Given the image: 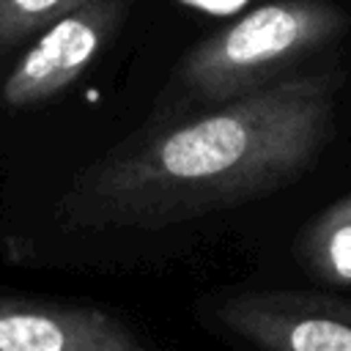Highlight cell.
Wrapping results in <instances>:
<instances>
[{
  "label": "cell",
  "instance_id": "1",
  "mask_svg": "<svg viewBox=\"0 0 351 351\" xmlns=\"http://www.w3.org/2000/svg\"><path fill=\"white\" fill-rule=\"evenodd\" d=\"M340 74L285 77L156 126L88 167L63 200L80 228L159 230L293 184L335 132Z\"/></svg>",
  "mask_w": 351,
  "mask_h": 351
},
{
  "label": "cell",
  "instance_id": "2",
  "mask_svg": "<svg viewBox=\"0 0 351 351\" xmlns=\"http://www.w3.org/2000/svg\"><path fill=\"white\" fill-rule=\"evenodd\" d=\"M346 27L348 16L329 0L263 3L189 49L170 82L176 104L214 110L263 90Z\"/></svg>",
  "mask_w": 351,
  "mask_h": 351
},
{
  "label": "cell",
  "instance_id": "3",
  "mask_svg": "<svg viewBox=\"0 0 351 351\" xmlns=\"http://www.w3.org/2000/svg\"><path fill=\"white\" fill-rule=\"evenodd\" d=\"M214 318L258 351H351V302L307 291H241Z\"/></svg>",
  "mask_w": 351,
  "mask_h": 351
},
{
  "label": "cell",
  "instance_id": "4",
  "mask_svg": "<svg viewBox=\"0 0 351 351\" xmlns=\"http://www.w3.org/2000/svg\"><path fill=\"white\" fill-rule=\"evenodd\" d=\"M123 11L126 0H90L47 25L11 69L3 101L8 107H30L66 90L96 60Z\"/></svg>",
  "mask_w": 351,
  "mask_h": 351
},
{
  "label": "cell",
  "instance_id": "5",
  "mask_svg": "<svg viewBox=\"0 0 351 351\" xmlns=\"http://www.w3.org/2000/svg\"><path fill=\"white\" fill-rule=\"evenodd\" d=\"M0 351H151L123 321L93 307L0 299Z\"/></svg>",
  "mask_w": 351,
  "mask_h": 351
},
{
  "label": "cell",
  "instance_id": "6",
  "mask_svg": "<svg viewBox=\"0 0 351 351\" xmlns=\"http://www.w3.org/2000/svg\"><path fill=\"white\" fill-rule=\"evenodd\" d=\"M296 261L318 282L351 285V192L302 228Z\"/></svg>",
  "mask_w": 351,
  "mask_h": 351
},
{
  "label": "cell",
  "instance_id": "7",
  "mask_svg": "<svg viewBox=\"0 0 351 351\" xmlns=\"http://www.w3.org/2000/svg\"><path fill=\"white\" fill-rule=\"evenodd\" d=\"M90 0H0V49L44 30Z\"/></svg>",
  "mask_w": 351,
  "mask_h": 351
},
{
  "label": "cell",
  "instance_id": "8",
  "mask_svg": "<svg viewBox=\"0 0 351 351\" xmlns=\"http://www.w3.org/2000/svg\"><path fill=\"white\" fill-rule=\"evenodd\" d=\"M200 11H208V14H219V11H236L244 0H184Z\"/></svg>",
  "mask_w": 351,
  "mask_h": 351
}]
</instances>
